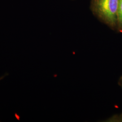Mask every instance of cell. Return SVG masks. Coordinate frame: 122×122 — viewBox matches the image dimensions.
Masks as SVG:
<instances>
[{
	"instance_id": "6da1fadb",
	"label": "cell",
	"mask_w": 122,
	"mask_h": 122,
	"mask_svg": "<svg viewBox=\"0 0 122 122\" xmlns=\"http://www.w3.org/2000/svg\"><path fill=\"white\" fill-rule=\"evenodd\" d=\"M120 0H91V9L101 21L113 29L117 27V14Z\"/></svg>"
},
{
	"instance_id": "7a4b0ae2",
	"label": "cell",
	"mask_w": 122,
	"mask_h": 122,
	"mask_svg": "<svg viewBox=\"0 0 122 122\" xmlns=\"http://www.w3.org/2000/svg\"><path fill=\"white\" fill-rule=\"evenodd\" d=\"M117 30L122 32V0H120L118 8Z\"/></svg>"
},
{
	"instance_id": "3957f363",
	"label": "cell",
	"mask_w": 122,
	"mask_h": 122,
	"mask_svg": "<svg viewBox=\"0 0 122 122\" xmlns=\"http://www.w3.org/2000/svg\"><path fill=\"white\" fill-rule=\"evenodd\" d=\"M109 120L112 122H122V114L118 116H116L111 118Z\"/></svg>"
},
{
	"instance_id": "277c9868",
	"label": "cell",
	"mask_w": 122,
	"mask_h": 122,
	"mask_svg": "<svg viewBox=\"0 0 122 122\" xmlns=\"http://www.w3.org/2000/svg\"><path fill=\"white\" fill-rule=\"evenodd\" d=\"M7 75V74H5V76H1L0 78V80H2V79L4 78L5 76H6Z\"/></svg>"
},
{
	"instance_id": "5b68a950",
	"label": "cell",
	"mask_w": 122,
	"mask_h": 122,
	"mask_svg": "<svg viewBox=\"0 0 122 122\" xmlns=\"http://www.w3.org/2000/svg\"><path fill=\"white\" fill-rule=\"evenodd\" d=\"M120 85H121V87L122 88V77L121 79V80H120Z\"/></svg>"
}]
</instances>
